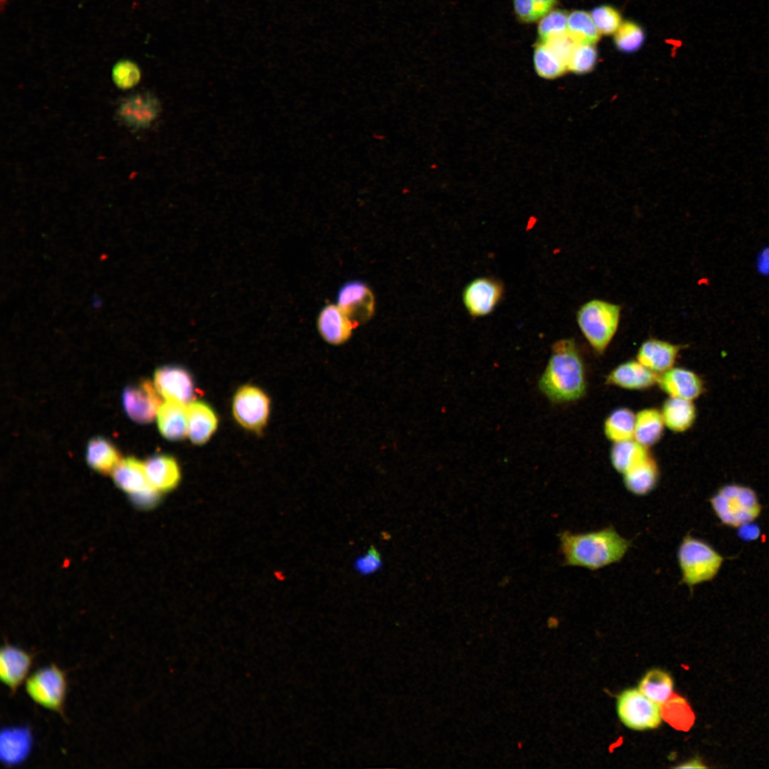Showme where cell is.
<instances>
[{
	"mask_svg": "<svg viewBox=\"0 0 769 769\" xmlns=\"http://www.w3.org/2000/svg\"><path fill=\"white\" fill-rule=\"evenodd\" d=\"M538 387L553 403L572 402L585 395L587 384L585 363L573 339L563 338L553 344Z\"/></svg>",
	"mask_w": 769,
	"mask_h": 769,
	"instance_id": "obj_1",
	"label": "cell"
},
{
	"mask_svg": "<svg viewBox=\"0 0 769 769\" xmlns=\"http://www.w3.org/2000/svg\"><path fill=\"white\" fill-rule=\"evenodd\" d=\"M558 538L564 565L590 570L620 562L632 545L612 526L579 533L565 530Z\"/></svg>",
	"mask_w": 769,
	"mask_h": 769,
	"instance_id": "obj_2",
	"label": "cell"
},
{
	"mask_svg": "<svg viewBox=\"0 0 769 769\" xmlns=\"http://www.w3.org/2000/svg\"><path fill=\"white\" fill-rule=\"evenodd\" d=\"M621 308L619 305L600 299L584 303L577 310L578 327L592 348L603 354L619 327Z\"/></svg>",
	"mask_w": 769,
	"mask_h": 769,
	"instance_id": "obj_3",
	"label": "cell"
},
{
	"mask_svg": "<svg viewBox=\"0 0 769 769\" xmlns=\"http://www.w3.org/2000/svg\"><path fill=\"white\" fill-rule=\"evenodd\" d=\"M723 558L705 541L686 534L677 550V561L682 583L692 588L713 580Z\"/></svg>",
	"mask_w": 769,
	"mask_h": 769,
	"instance_id": "obj_4",
	"label": "cell"
},
{
	"mask_svg": "<svg viewBox=\"0 0 769 769\" xmlns=\"http://www.w3.org/2000/svg\"><path fill=\"white\" fill-rule=\"evenodd\" d=\"M709 501L721 523L733 528L753 522L761 512V505L755 492L741 485L722 486Z\"/></svg>",
	"mask_w": 769,
	"mask_h": 769,
	"instance_id": "obj_5",
	"label": "cell"
},
{
	"mask_svg": "<svg viewBox=\"0 0 769 769\" xmlns=\"http://www.w3.org/2000/svg\"><path fill=\"white\" fill-rule=\"evenodd\" d=\"M67 689L66 672L53 664L37 669L25 681V691L34 703L61 715L64 713Z\"/></svg>",
	"mask_w": 769,
	"mask_h": 769,
	"instance_id": "obj_6",
	"label": "cell"
},
{
	"mask_svg": "<svg viewBox=\"0 0 769 769\" xmlns=\"http://www.w3.org/2000/svg\"><path fill=\"white\" fill-rule=\"evenodd\" d=\"M616 708L621 722L634 731L656 728L663 719L659 705L638 688L622 691L617 696Z\"/></svg>",
	"mask_w": 769,
	"mask_h": 769,
	"instance_id": "obj_7",
	"label": "cell"
},
{
	"mask_svg": "<svg viewBox=\"0 0 769 769\" xmlns=\"http://www.w3.org/2000/svg\"><path fill=\"white\" fill-rule=\"evenodd\" d=\"M117 486L130 496L140 507H150L157 501L159 491L149 482L145 463L133 457L121 459L113 472Z\"/></svg>",
	"mask_w": 769,
	"mask_h": 769,
	"instance_id": "obj_8",
	"label": "cell"
},
{
	"mask_svg": "<svg viewBox=\"0 0 769 769\" xmlns=\"http://www.w3.org/2000/svg\"><path fill=\"white\" fill-rule=\"evenodd\" d=\"M232 409L234 418L241 426L254 432H261L268 421L270 400L258 387L245 385L236 392Z\"/></svg>",
	"mask_w": 769,
	"mask_h": 769,
	"instance_id": "obj_9",
	"label": "cell"
},
{
	"mask_svg": "<svg viewBox=\"0 0 769 769\" xmlns=\"http://www.w3.org/2000/svg\"><path fill=\"white\" fill-rule=\"evenodd\" d=\"M503 291V286L499 281L490 277L476 278L464 288L463 303L472 317L486 316L500 303Z\"/></svg>",
	"mask_w": 769,
	"mask_h": 769,
	"instance_id": "obj_10",
	"label": "cell"
},
{
	"mask_svg": "<svg viewBox=\"0 0 769 769\" xmlns=\"http://www.w3.org/2000/svg\"><path fill=\"white\" fill-rule=\"evenodd\" d=\"M159 394L149 380L127 387L122 393V403L127 415L139 423L152 422L162 405Z\"/></svg>",
	"mask_w": 769,
	"mask_h": 769,
	"instance_id": "obj_11",
	"label": "cell"
},
{
	"mask_svg": "<svg viewBox=\"0 0 769 769\" xmlns=\"http://www.w3.org/2000/svg\"><path fill=\"white\" fill-rule=\"evenodd\" d=\"M161 111L159 99L150 92L132 94L120 103L116 117L134 130L145 129L157 118Z\"/></svg>",
	"mask_w": 769,
	"mask_h": 769,
	"instance_id": "obj_12",
	"label": "cell"
},
{
	"mask_svg": "<svg viewBox=\"0 0 769 769\" xmlns=\"http://www.w3.org/2000/svg\"><path fill=\"white\" fill-rule=\"evenodd\" d=\"M337 305L357 326L372 318L375 313V300L367 285L352 281L344 284L340 289Z\"/></svg>",
	"mask_w": 769,
	"mask_h": 769,
	"instance_id": "obj_13",
	"label": "cell"
},
{
	"mask_svg": "<svg viewBox=\"0 0 769 769\" xmlns=\"http://www.w3.org/2000/svg\"><path fill=\"white\" fill-rule=\"evenodd\" d=\"M155 386L167 400L184 404L192 402L196 394L193 378L185 369L176 366H164L155 373Z\"/></svg>",
	"mask_w": 769,
	"mask_h": 769,
	"instance_id": "obj_14",
	"label": "cell"
},
{
	"mask_svg": "<svg viewBox=\"0 0 769 769\" xmlns=\"http://www.w3.org/2000/svg\"><path fill=\"white\" fill-rule=\"evenodd\" d=\"M33 655L19 647L5 643L0 651V679L14 694L29 676Z\"/></svg>",
	"mask_w": 769,
	"mask_h": 769,
	"instance_id": "obj_15",
	"label": "cell"
},
{
	"mask_svg": "<svg viewBox=\"0 0 769 769\" xmlns=\"http://www.w3.org/2000/svg\"><path fill=\"white\" fill-rule=\"evenodd\" d=\"M669 397L694 400L704 391L701 378L696 372L684 367H671L659 374L657 384Z\"/></svg>",
	"mask_w": 769,
	"mask_h": 769,
	"instance_id": "obj_16",
	"label": "cell"
},
{
	"mask_svg": "<svg viewBox=\"0 0 769 769\" xmlns=\"http://www.w3.org/2000/svg\"><path fill=\"white\" fill-rule=\"evenodd\" d=\"M658 375L637 360H631L613 368L606 376L605 383L629 390H643L656 384Z\"/></svg>",
	"mask_w": 769,
	"mask_h": 769,
	"instance_id": "obj_17",
	"label": "cell"
},
{
	"mask_svg": "<svg viewBox=\"0 0 769 769\" xmlns=\"http://www.w3.org/2000/svg\"><path fill=\"white\" fill-rule=\"evenodd\" d=\"M355 325L342 309L335 304L325 305L317 319L320 336L328 343L340 345L347 342Z\"/></svg>",
	"mask_w": 769,
	"mask_h": 769,
	"instance_id": "obj_18",
	"label": "cell"
},
{
	"mask_svg": "<svg viewBox=\"0 0 769 769\" xmlns=\"http://www.w3.org/2000/svg\"><path fill=\"white\" fill-rule=\"evenodd\" d=\"M681 347L670 342L649 338L640 345L637 360L652 371L660 374L674 367Z\"/></svg>",
	"mask_w": 769,
	"mask_h": 769,
	"instance_id": "obj_19",
	"label": "cell"
},
{
	"mask_svg": "<svg viewBox=\"0 0 769 769\" xmlns=\"http://www.w3.org/2000/svg\"><path fill=\"white\" fill-rule=\"evenodd\" d=\"M187 434L195 444L206 443L215 432L218 419L214 411L206 403L192 401L187 407Z\"/></svg>",
	"mask_w": 769,
	"mask_h": 769,
	"instance_id": "obj_20",
	"label": "cell"
},
{
	"mask_svg": "<svg viewBox=\"0 0 769 769\" xmlns=\"http://www.w3.org/2000/svg\"><path fill=\"white\" fill-rule=\"evenodd\" d=\"M622 476L626 489L635 496H642L655 489L659 483L660 471L656 461L649 454Z\"/></svg>",
	"mask_w": 769,
	"mask_h": 769,
	"instance_id": "obj_21",
	"label": "cell"
},
{
	"mask_svg": "<svg viewBox=\"0 0 769 769\" xmlns=\"http://www.w3.org/2000/svg\"><path fill=\"white\" fill-rule=\"evenodd\" d=\"M150 483L159 492L176 487L180 480V469L177 461L170 456H154L145 463Z\"/></svg>",
	"mask_w": 769,
	"mask_h": 769,
	"instance_id": "obj_22",
	"label": "cell"
},
{
	"mask_svg": "<svg viewBox=\"0 0 769 769\" xmlns=\"http://www.w3.org/2000/svg\"><path fill=\"white\" fill-rule=\"evenodd\" d=\"M157 424L164 437L172 441L184 439L187 434V413L185 404L167 400L157 413Z\"/></svg>",
	"mask_w": 769,
	"mask_h": 769,
	"instance_id": "obj_23",
	"label": "cell"
},
{
	"mask_svg": "<svg viewBox=\"0 0 769 769\" xmlns=\"http://www.w3.org/2000/svg\"><path fill=\"white\" fill-rule=\"evenodd\" d=\"M665 426L672 431L689 429L696 418V409L691 400L669 397L660 410Z\"/></svg>",
	"mask_w": 769,
	"mask_h": 769,
	"instance_id": "obj_24",
	"label": "cell"
},
{
	"mask_svg": "<svg viewBox=\"0 0 769 769\" xmlns=\"http://www.w3.org/2000/svg\"><path fill=\"white\" fill-rule=\"evenodd\" d=\"M664 422L661 412L655 408H645L635 416L634 439L649 448L662 436Z\"/></svg>",
	"mask_w": 769,
	"mask_h": 769,
	"instance_id": "obj_25",
	"label": "cell"
},
{
	"mask_svg": "<svg viewBox=\"0 0 769 769\" xmlns=\"http://www.w3.org/2000/svg\"><path fill=\"white\" fill-rule=\"evenodd\" d=\"M649 454L647 447L632 439L614 443L610 458L613 468L623 475Z\"/></svg>",
	"mask_w": 769,
	"mask_h": 769,
	"instance_id": "obj_26",
	"label": "cell"
},
{
	"mask_svg": "<svg viewBox=\"0 0 769 769\" xmlns=\"http://www.w3.org/2000/svg\"><path fill=\"white\" fill-rule=\"evenodd\" d=\"M120 460L119 451L107 439L96 437L88 442L86 461L95 471L104 474L112 473Z\"/></svg>",
	"mask_w": 769,
	"mask_h": 769,
	"instance_id": "obj_27",
	"label": "cell"
},
{
	"mask_svg": "<svg viewBox=\"0 0 769 769\" xmlns=\"http://www.w3.org/2000/svg\"><path fill=\"white\" fill-rule=\"evenodd\" d=\"M673 680L667 672L653 669L641 679L638 689L649 699L661 706L673 695Z\"/></svg>",
	"mask_w": 769,
	"mask_h": 769,
	"instance_id": "obj_28",
	"label": "cell"
},
{
	"mask_svg": "<svg viewBox=\"0 0 769 769\" xmlns=\"http://www.w3.org/2000/svg\"><path fill=\"white\" fill-rule=\"evenodd\" d=\"M635 416L636 414L627 407L613 410L604 422L606 438L613 443L634 439Z\"/></svg>",
	"mask_w": 769,
	"mask_h": 769,
	"instance_id": "obj_29",
	"label": "cell"
},
{
	"mask_svg": "<svg viewBox=\"0 0 769 769\" xmlns=\"http://www.w3.org/2000/svg\"><path fill=\"white\" fill-rule=\"evenodd\" d=\"M29 734L26 731L13 729L6 731L1 736V758L6 764L23 760L30 748Z\"/></svg>",
	"mask_w": 769,
	"mask_h": 769,
	"instance_id": "obj_30",
	"label": "cell"
},
{
	"mask_svg": "<svg viewBox=\"0 0 769 769\" xmlns=\"http://www.w3.org/2000/svg\"><path fill=\"white\" fill-rule=\"evenodd\" d=\"M567 33L578 44H594L600 36L591 14L585 11H573L568 14Z\"/></svg>",
	"mask_w": 769,
	"mask_h": 769,
	"instance_id": "obj_31",
	"label": "cell"
},
{
	"mask_svg": "<svg viewBox=\"0 0 769 769\" xmlns=\"http://www.w3.org/2000/svg\"><path fill=\"white\" fill-rule=\"evenodd\" d=\"M659 706L663 719L678 730L688 731L694 724V713L682 697L673 694Z\"/></svg>",
	"mask_w": 769,
	"mask_h": 769,
	"instance_id": "obj_32",
	"label": "cell"
},
{
	"mask_svg": "<svg viewBox=\"0 0 769 769\" xmlns=\"http://www.w3.org/2000/svg\"><path fill=\"white\" fill-rule=\"evenodd\" d=\"M533 63L537 74L545 79L557 78L568 70L567 66L540 41L535 45Z\"/></svg>",
	"mask_w": 769,
	"mask_h": 769,
	"instance_id": "obj_33",
	"label": "cell"
},
{
	"mask_svg": "<svg viewBox=\"0 0 769 769\" xmlns=\"http://www.w3.org/2000/svg\"><path fill=\"white\" fill-rule=\"evenodd\" d=\"M644 41V32L642 27L632 21L620 25L614 35L617 48L622 52L632 53L639 50Z\"/></svg>",
	"mask_w": 769,
	"mask_h": 769,
	"instance_id": "obj_34",
	"label": "cell"
},
{
	"mask_svg": "<svg viewBox=\"0 0 769 769\" xmlns=\"http://www.w3.org/2000/svg\"><path fill=\"white\" fill-rule=\"evenodd\" d=\"M114 84L121 90L135 87L141 80L142 72L139 66L130 59L118 61L112 68Z\"/></svg>",
	"mask_w": 769,
	"mask_h": 769,
	"instance_id": "obj_35",
	"label": "cell"
},
{
	"mask_svg": "<svg viewBox=\"0 0 769 769\" xmlns=\"http://www.w3.org/2000/svg\"><path fill=\"white\" fill-rule=\"evenodd\" d=\"M597 59V52L593 44H577L567 64V70L576 74L590 72Z\"/></svg>",
	"mask_w": 769,
	"mask_h": 769,
	"instance_id": "obj_36",
	"label": "cell"
},
{
	"mask_svg": "<svg viewBox=\"0 0 769 769\" xmlns=\"http://www.w3.org/2000/svg\"><path fill=\"white\" fill-rule=\"evenodd\" d=\"M567 17L568 14L565 11L558 9L550 11L542 17L538 27L539 41H545L553 36L567 32Z\"/></svg>",
	"mask_w": 769,
	"mask_h": 769,
	"instance_id": "obj_37",
	"label": "cell"
},
{
	"mask_svg": "<svg viewBox=\"0 0 769 769\" xmlns=\"http://www.w3.org/2000/svg\"><path fill=\"white\" fill-rule=\"evenodd\" d=\"M592 20L600 33L610 35L620 26L622 18L617 10L610 6L595 7L591 13Z\"/></svg>",
	"mask_w": 769,
	"mask_h": 769,
	"instance_id": "obj_38",
	"label": "cell"
},
{
	"mask_svg": "<svg viewBox=\"0 0 769 769\" xmlns=\"http://www.w3.org/2000/svg\"><path fill=\"white\" fill-rule=\"evenodd\" d=\"M540 42L543 43L567 67L570 58L578 44L567 31Z\"/></svg>",
	"mask_w": 769,
	"mask_h": 769,
	"instance_id": "obj_39",
	"label": "cell"
},
{
	"mask_svg": "<svg viewBox=\"0 0 769 769\" xmlns=\"http://www.w3.org/2000/svg\"><path fill=\"white\" fill-rule=\"evenodd\" d=\"M382 561L377 550L372 546L367 553L360 558L355 563V567L359 572L368 575L375 572L381 567Z\"/></svg>",
	"mask_w": 769,
	"mask_h": 769,
	"instance_id": "obj_40",
	"label": "cell"
},
{
	"mask_svg": "<svg viewBox=\"0 0 769 769\" xmlns=\"http://www.w3.org/2000/svg\"><path fill=\"white\" fill-rule=\"evenodd\" d=\"M513 8L521 22L532 23L540 19L533 0H513Z\"/></svg>",
	"mask_w": 769,
	"mask_h": 769,
	"instance_id": "obj_41",
	"label": "cell"
},
{
	"mask_svg": "<svg viewBox=\"0 0 769 769\" xmlns=\"http://www.w3.org/2000/svg\"><path fill=\"white\" fill-rule=\"evenodd\" d=\"M760 533L758 525L749 522L738 527V535L743 540L751 541L757 539Z\"/></svg>",
	"mask_w": 769,
	"mask_h": 769,
	"instance_id": "obj_42",
	"label": "cell"
},
{
	"mask_svg": "<svg viewBox=\"0 0 769 769\" xmlns=\"http://www.w3.org/2000/svg\"><path fill=\"white\" fill-rule=\"evenodd\" d=\"M538 14L541 19L547 14L556 4L557 0H533Z\"/></svg>",
	"mask_w": 769,
	"mask_h": 769,
	"instance_id": "obj_43",
	"label": "cell"
},
{
	"mask_svg": "<svg viewBox=\"0 0 769 769\" xmlns=\"http://www.w3.org/2000/svg\"><path fill=\"white\" fill-rule=\"evenodd\" d=\"M758 268L763 274H769V248L760 254L758 259Z\"/></svg>",
	"mask_w": 769,
	"mask_h": 769,
	"instance_id": "obj_44",
	"label": "cell"
},
{
	"mask_svg": "<svg viewBox=\"0 0 769 769\" xmlns=\"http://www.w3.org/2000/svg\"><path fill=\"white\" fill-rule=\"evenodd\" d=\"M676 768H706V766L702 765L701 763L700 762V760H699L697 759H694V760H690V761H689L687 763H685L684 764H683L681 765L677 766Z\"/></svg>",
	"mask_w": 769,
	"mask_h": 769,
	"instance_id": "obj_45",
	"label": "cell"
}]
</instances>
